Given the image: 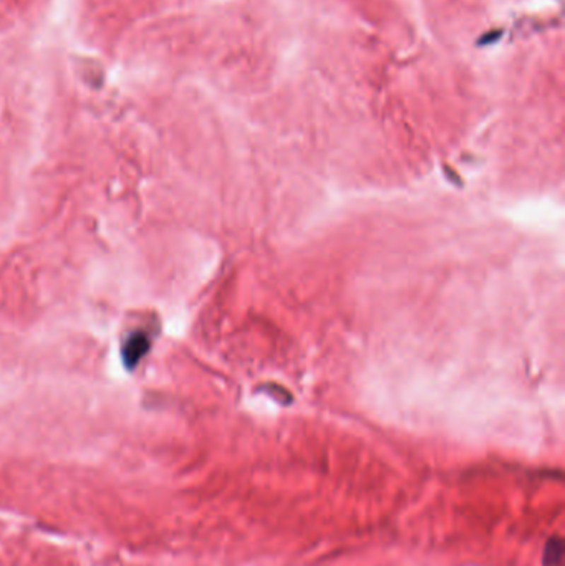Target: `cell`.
<instances>
[{
  "mask_svg": "<svg viewBox=\"0 0 565 566\" xmlns=\"http://www.w3.org/2000/svg\"><path fill=\"white\" fill-rule=\"evenodd\" d=\"M149 348V340L144 333H138V335H133L129 340L124 343L123 346V361L128 367L136 366L139 360L146 355Z\"/></svg>",
  "mask_w": 565,
  "mask_h": 566,
  "instance_id": "obj_1",
  "label": "cell"
}]
</instances>
